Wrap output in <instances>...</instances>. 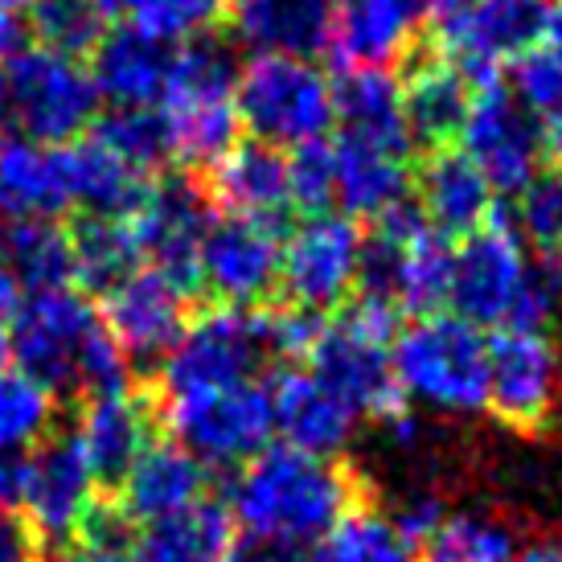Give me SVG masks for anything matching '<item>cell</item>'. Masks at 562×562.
Segmentation results:
<instances>
[{"label":"cell","instance_id":"6da1fadb","mask_svg":"<svg viewBox=\"0 0 562 562\" xmlns=\"http://www.w3.org/2000/svg\"><path fill=\"white\" fill-rule=\"evenodd\" d=\"M9 353L21 374L42 382L54 398H103L132 386V366L108 333L103 316L75 288L30 296L13 316Z\"/></svg>","mask_w":562,"mask_h":562},{"label":"cell","instance_id":"7a4b0ae2","mask_svg":"<svg viewBox=\"0 0 562 562\" xmlns=\"http://www.w3.org/2000/svg\"><path fill=\"white\" fill-rule=\"evenodd\" d=\"M353 505H361L358 476L341 460L296 448H267L231 484V517L247 538L296 550L316 547Z\"/></svg>","mask_w":562,"mask_h":562},{"label":"cell","instance_id":"3957f363","mask_svg":"<svg viewBox=\"0 0 562 562\" xmlns=\"http://www.w3.org/2000/svg\"><path fill=\"white\" fill-rule=\"evenodd\" d=\"M448 304L476 328H538L547 333L562 308V259H533L505 214L452 247Z\"/></svg>","mask_w":562,"mask_h":562},{"label":"cell","instance_id":"277c9868","mask_svg":"<svg viewBox=\"0 0 562 562\" xmlns=\"http://www.w3.org/2000/svg\"><path fill=\"white\" fill-rule=\"evenodd\" d=\"M394 382L406 406L439 415L484 411L488 386V337L456 313L415 316L391 341Z\"/></svg>","mask_w":562,"mask_h":562},{"label":"cell","instance_id":"5b68a950","mask_svg":"<svg viewBox=\"0 0 562 562\" xmlns=\"http://www.w3.org/2000/svg\"><path fill=\"white\" fill-rule=\"evenodd\" d=\"M238 58L235 46L202 33L177 49L165 115L172 127V153L193 169H214L238 144Z\"/></svg>","mask_w":562,"mask_h":562},{"label":"cell","instance_id":"8992f818","mask_svg":"<svg viewBox=\"0 0 562 562\" xmlns=\"http://www.w3.org/2000/svg\"><path fill=\"white\" fill-rule=\"evenodd\" d=\"M452 292V247L436 235L415 202L370 222L361 235L358 296L394 304L398 313L431 316Z\"/></svg>","mask_w":562,"mask_h":562},{"label":"cell","instance_id":"52a82bcc","mask_svg":"<svg viewBox=\"0 0 562 562\" xmlns=\"http://www.w3.org/2000/svg\"><path fill=\"white\" fill-rule=\"evenodd\" d=\"M394 333H398V308L386 300L358 296L333 325L321 328L313 353L304 361L358 415H374L386 423L391 415L406 411L391 366Z\"/></svg>","mask_w":562,"mask_h":562},{"label":"cell","instance_id":"ba28073f","mask_svg":"<svg viewBox=\"0 0 562 562\" xmlns=\"http://www.w3.org/2000/svg\"><path fill=\"white\" fill-rule=\"evenodd\" d=\"M238 124L271 148H300L325 140L333 127V79L316 58L255 54L238 70Z\"/></svg>","mask_w":562,"mask_h":562},{"label":"cell","instance_id":"9c48e42d","mask_svg":"<svg viewBox=\"0 0 562 562\" xmlns=\"http://www.w3.org/2000/svg\"><path fill=\"white\" fill-rule=\"evenodd\" d=\"M271 358L267 316L259 308H210L189 321L181 341L160 366V386L169 398L231 391L255 382L259 366Z\"/></svg>","mask_w":562,"mask_h":562},{"label":"cell","instance_id":"30bf717a","mask_svg":"<svg viewBox=\"0 0 562 562\" xmlns=\"http://www.w3.org/2000/svg\"><path fill=\"white\" fill-rule=\"evenodd\" d=\"M9 70V120L25 127L33 144H75L99 115L91 70L54 49H21Z\"/></svg>","mask_w":562,"mask_h":562},{"label":"cell","instance_id":"8fae6325","mask_svg":"<svg viewBox=\"0 0 562 562\" xmlns=\"http://www.w3.org/2000/svg\"><path fill=\"white\" fill-rule=\"evenodd\" d=\"M165 419H169L177 443L214 469H243L259 452H267L271 436H276L271 394L263 382L169 398Z\"/></svg>","mask_w":562,"mask_h":562},{"label":"cell","instance_id":"7c38bea8","mask_svg":"<svg viewBox=\"0 0 562 562\" xmlns=\"http://www.w3.org/2000/svg\"><path fill=\"white\" fill-rule=\"evenodd\" d=\"M562 406V349L538 328H497L488 337L484 411L514 431H538Z\"/></svg>","mask_w":562,"mask_h":562},{"label":"cell","instance_id":"4fadbf2b","mask_svg":"<svg viewBox=\"0 0 562 562\" xmlns=\"http://www.w3.org/2000/svg\"><path fill=\"white\" fill-rule=\"evenodd\" d=\"M361 226L345 214H308L280 250V292L292 308L328 313L358 292Z\"/></svg>","mask_w":562,"mask_h":562},{"label":"cell","instance_id":"5bb4252c","mask_svg":"<svg viewBox=\"0 0 562 562\" xmlns=\"http://www.w3.org/2000/svg\"><path fill=\"white\" fill-rule=\"evenodd\" d=\"M456 140L493 193H517L547 165V127L526 108H517V99L501 82L472 91L469 115Z\"/></svg>","mask_w":562,"mask_h":562},{"label":"cell","instance_id":"9a60e30c","mask_svg":"<svg viewBox=\"0 0 562 562\" xmlns=\"http://www.w3.org/2000/svg\"><path fill=\"white\" fill-rule=\"evenodd\" d=\"M547 4L550 0H469L439 25V49L472 87H488L514 58L542 42Z\"/></svg>","mask_w":562,"mask_h":562},{"label":"cell","instance_id":"2e32d148","mask_svg":"<svg viewBox=\"0 0 562 562\" xmlns=\"http://www.w3.org/2000/svg\"><path fill=\"white\" fill-rule=\"evenodd\" d=\"M280 250L276 222L243 214L214 218L198 255V288L222 308H255L280 288Z\"/></svg>","mask_w":562,"mask_h":562},{"label":"cell","instance_id":"e0dca14e","mask_svg":"<svg viewBox=\"0 0 562 562\" xmlns=\"http://www.w3.org/2000/svg\"><path fill=\"white\" fill-rule=\"evenodd\" d=\"M132 235L148 267L165 271L181 288H198V255L214 222L210 193L189 172H169L148 186L140 210L132 214Z\"/></svg>","mask_w":562,"mask_h":562},{"label":"cell","instance_id":"ac0fdd59","mask_svg":"<svg viewBox=\"0 0 562 562\" xmlns=\"http://www.w3.org/2000/svg\"><path fill=\"white\" fill-rule=\"evenodd\" d=\"M103 304V325L115 337L127 366L157 370L181 341L189 325V292L157 267H136L111 288Z\"/></svg>","mask_w":562,"mask_h":562},{"label":"cell","instance_id":"d6986e66","mask_svg":"<svg viewBox=\"0 0 562 562\" xmlns=\"http://www.w3.org/2000/svg\"><path fill=\"white\" fill-rule=\"evenodd\" d=\"M30 481H25V514L33 533L63 547L79 538L87 509L94 505V476L79 448V436H46L30 456Z\"/></svg>","mask_w":562,"mask_h":562},{"label":"cell","instance_id":"ffe728a7","mask_svg":"<svg viewBox=\"0 0 562 562\" xmlns=\"http://www.w3.org/2000/svg\"><path fill=\"white\" fill-rule=\"evenodd\" d=\"M267 394H271L276 436H283V448L337 460L358 431V411L333 386H325L308 366L280 370L271 378Z\"/></svg>","mask_w":562,"mask_h":562},{"label":"cell","instance_id":"44dd1931","mask_svg":"<svg viewBox=\"0 0 562 562\" xmlns=\"http://www.w3.org/2000/svg\"><path fill=\"white\" fill-rule=\"evenodd\" d=\"M177 42L136 25H115L91 49V79L99 99L111 108H165V94L177 66Z\"/></svg>","mask_w":562,"mask_h":562},{"label":"cell","instance_id":"7402d4cb","mask_svg":"<svg viewBox=\"0 0 562 562\" xmlns=\"http://www.w3.org/2000/svg\"><path fill=\"white\" fill-rule=\"evenodd\" d=\"M153 423H157V406L153 394L144 391H120L91 398L82 406L79 419V448L91 464V476L99 493H115L127 469L140 460V452L153 443Z\"/></svg>","mask_w":562,"mask_h":562},{"label":"cell","instance_id":"603a6c76","mask_svg":"<svg viewBox=\"0 0 562 562\" xmlns=\"http://www.w3.org/2000/svg\"><path fill=\"white\" fill-rule=\"evenodd\" d=\"M419 13L411 0H337L328 54L341 70H391L415 49Z\"/></svg>","mask_w":562,"mask_h":562},{"label":"cell","instance_id":"cb8c5ba5","mask_svg":"<svg viewBox=\"0 0 562 562\" xmlns=\"http://www.w3.org/2000/svg\"><path fill=\"white\" fill-rule=\"evenodd\" d=\"M75 210L70 148L0 140V222L54 218Z\"/></svg>","mask_w":562,"mask_h":562},{"label":"cell","instance_id":"d4e9b609","mask_svg":"<svg viewBox=\"0 0 562 562\" xmlns=\"http://www.w3.org/2000/svg\"><path fill=\"white\" fill-rule=\"evenodd\" d=\"M205 484L210 476L198 456H189L177 439H153L140 452V460L127 469L120 488L108 497H115L132 526L136 521L144 526V521L181 514L189 505L205 501Z\"/></svg>","mask_w":562,"mask_h":562},{"label":"cell","instance_id":"484cf974","mask_svg":"<svg viewBox=\"0 0 562 562\" xmlns=\"http://www.w3.org/2000/svg\"><path fill=\"white\" fill-rule=\"evenodd\" d=\"M419 214L443 238H464L497 214L493 189L460 148H436L415 172Z\"/></svg>","mask_w":562,"mask_h":562},{"label":"cell","instance_id":"4316f807","mask_svg":"<svg viewBox=\"0 0 562 562\" xmlns=\"http://www.w3.org/2000/svg\"><path fill=\"white\" fill-rule=\"evenodd\" d=\"M333 124L341 140L374 144L411 157V132L403 111V79L394 70H341L333 82Z\"/></svg>","mask_w":562,"mask_h":562},{"label":"cell","instance_id":"83f0119b","mask_svg":"<svg viewBox=\"0 0 562 562\" xmlns=\"http://www.w3.org/2000/svg\"><path fill=\"white\" fill-rule=\"evenodd\" d=\"M337 0H235V42L250 54L316 58L328 49Z\"/></svg>","mask_w":562,"mask_h":562},{"label":"cell","instance_id":"f1b7e54d","mask_svg":"<svg viewBox=\"0 0 562 562\" xmlns=\"http://www.w3.org/2000/svg\"><path fill=\"white\" fill-rule=\"evenodd\" d=\"M210 198L222 202L231 214L276 222L283 210H292L288 189V153L263 140L235 144L226 157L210 169Z\"/></svg>","mask_w":562,"mask_h":562},{"label":"cell","instance_id":"f546056e","mask_svg":"<svg viewBox=\"0 0 562 562\" xmlns=\"http://www.w3.org/2000/svg\"><path fill=\"white\" fill-rule=\"evenodd\" d=\"M337 198L345 218H366L378 222L382 214L398 210L411 202V157L406 153H391V148H374V144L358 140H337Z\"/></svg>","mask_w":562,"mask_h":562},{"label":"cell","instance_id":"4dcf8cb0","mask_svg":"<svg viewBox=\"0 0 562 562\" xmlns=\"http://www.w3.org/2000/svg\"><path fill=\"white\" fill-rule=\"evenodd\" d=\"M472 91L476 87L443 54L411 66V75L403 79V111L411 144H419L427 153L448 148L464 127Z\"/></svg>","mask_w":562,"mask_h":562},{"label":"cell","instance_id":"1f68e13d","mask_svg":"<svg viewBox=\"0 0 562 562\" xmlns=\"http://www.w3.org/2000/svg\"><path fill=\"white\" fill-rule=\"evenodd\" d=\"M235 542V517L218 501H198L181 514L144 521L132 533V562H222Z\"/></svg>","mask_w":562,"mask_h":562},{"label":"cell","instance_id":"d6a6232c","mask_svg":"<svg viewBox=\"0 0 562 562\" xmlns=\"http://www.w3.org/2000/svg\"><path fill=\"white\" fill-rule=\"evenodd\" d=\"M0 271L21 288L25 300L70 288L75 280L70 231L54 218L0 222Z\"/></svg>","mask_w":562,"mask_h":562},{"label":"cell","instance_id":"836d02e7","mask_svg":"<svg viewBox=\"0 0 562 562\" xmlns=\"http://www.w3.org/2000/svg\"><path fill=\"white\" fill-rule=\"evenodd\" d=\"M70 148V181H75V205L94 218H132L140 210L148 181L144 172L115 157L111 148L94 140H75Z\"/></svg>","mask_w":562,"mask_h":562},{"label":"cell","instance_id":"e575fe53","mask_svg":"<svg viewBox=\"0 0 562 562\" xmlns=\"http://www.w3.org/2000/svg\"><path fill=\"white\" fill-rule=\"evenodd\" d=\"M308 562H419V547L398 530L391 514L374 505H353L316 542Z\"/></svg>","mask_w":562,"mask_h":562},{"label":"cell","instance_id":"d590c367","mask_svg":"<svg viewBox=\"0 0 562 562\" xmlns=\"http://www.w3.org/2000/svg\"><path fill=\"white\" fill-rule=\"evenodd\" d=\"M70 247H75V280H82L99 296H108L115 283L140 267V247L127 218L82 214L70 231Z\"/></svg>","mask_w":562,"mask_h":562},{"label":"cell","instance_id":"8d00e7d4","mask_svg":"<svg viewBox=\"0 0 562 562\" xmlns=\"http://www.w3.org/2000/svg\"><path fill=\"white\" fill-rule=\"evenodd\" d=\"M419 562H521V542L497 514L464 509L439 521V530L423 542Z\"/></svg>","mask_w":562,"mask_h":562},{"label":"cell","instance_id":"74e56055","mask_svg":"<svg viewBox=\"0 0 562 562\" xmlns=\"http://www.w3.org/2000/svg\"><path fill=\"white\" fill-rule=\"evenodd\" d=\"M91 132L94 140L111 148L115 157L132 165L136 172H153L177 157L165 108H111L103 115H94Z\"/></svg>","mask_w":562,"mask_h":562},{"label":"cell","instance_id":"f35d334b","mask_svg":"<svg viewBox=\"0 0 562 562\" xmlns=\"http://www.w3.org/2000/svg\"><path fill=\"white\" fill-rule=\"evenodd\" d=\"M505 222L526 243V250H538L542 259H562V169L550 165L533 172L514 193Z\"/></svg>","mask_w":562,"mask_h":562},{"label":"cell","instance_id":"ab89813d","mask_svg":"<svg viewBox=\"0 0 562 562\" xmlns=\"http://www.w3.org/2000/svg\"><path fill=\"white\" fill-rule=\"evenodd\" d=\"M30 33L42 42V49L79 58L103 42L108 9H103V0H33Z\"/></svg>","mask_w":562,"mask_h":562},{"label":"cell","instance_id":"60d3db41","mask_svg":"<svg viewBox=\"0 0 562 562\" xmlns=\"http://www.w3.org/2000/svg\"><path fill=\"white\" fill-rule=\"evenodd\" d=\"M54 423V394L21 370H0V452L42 443Z\"/></svg>","mask_w":562,"mask_h":562},{"label":"cell","instance_id":"b9f144b4","mask_svg":"<svg viewBox=\"0 0 562 562\" xmlns=\"http://www.w3.org/2000/svg\"><path fill=\"white\" fill-rule=\"evenodd\" d=\"M108 16H124V25L157 33L165 42H193L214 30L222 0H103Z\"/></svg>","mask_w":562,"mask_h":562},{"label":"cell","instance_id":"7bdbcfd3","mask_svg":"<svg viewBox=\"0 0 562 562\" xmlns=\"http://www.w3.org/2000/svg\"><path fill=\"white\" fill-rule=\"evenodd\" d=\"M505 91L542 127L562 124V58L547 46L526 49L505 66Z\"/></svg>","mask_w":562,"mask_h":562},{"label":"cell","instance_id":"ee69618b","mask_svg":"<svg viewBox=\"0 0 562 562\" xmlns=\"http://www.w3.org/2000/svg\"><path fill=\"white\" fill-rule=\"evenodd\" d=\"M288 189L292 205L304 214H328L337 198V148L328 140H308L288 153Z\"/></svg>","mask_w":562,"mask_h":562},{"label":"cell","instance_id":"f6af8a7d","mask_svg":"<svg viewBox=\"0 0 562 562\" xmlns=\"http://www.w3.org/2000/svg\"><path fill=\"white\" fill-rule=\"evenodd\" d=\"M391 517L398 521V530H403L415 547H423V542L439 530V521L448 517V509H443V501L431 497V493H415V497H406Z\"/></svg>","mask_w":562,"mask_h":562},{"label":"cell","instance_id":"bcb514c9","mask_svg":"<svg viewBox=\"0 0 562 562\" xmlns=\"http://www.w3.org/2000/svg\"><path fill=\"white\" fill-rule=\"evenodd\" d=\"M0 562H42V538L16 514H0Z\"/></svg>","mask_w":562,"mask_h":562},{"label":"cell","instance_id":"7dc6e473","mask_svg":"<svg viewBox=\"0 0 562 562\" xmlns=\"http://www.w3.org/2000/svg\"><path fill=\"white\" fill-rule=\"evenodd\" d=\"M30 460L21 452H0V514H16L25 505Z\"/></svg>","mask_w":562,"mask_h":562},{"label":"cell","instance_id":"c3c4849f","mask_svg":"<svg viewBox=\"0 0 562 562\" xmlns=\"http://www.w3.org/2000/svg\"><path fill=\"white\" fill-rule=\"evenodd\" d=\"M222 562H308L296 547H280V542H263V538H243L231 542Z\"/></svg>","mask_w":562,"mask_h":562},{"label":"cell","instance_id":"681fc988","mask_svg":"<svg viewBox=\"0 0 562 562\" xmlns=\"http://www.w3.org/2000/svg\"><path fill=\"white\" fill-rule=\"evenodd\" d=\"M21 49H30V21L21 16V9L0 4V63L16 58Z\"/></svg>","mask_w":562,"mask_h":562},{"label":"cell","instance_id":"f907efd6","mask_svg":"<svg viewBox=\"0 0 562 562\" xmlns=\"http://www.w3.org/2000/svg\"><path fill=\"white\" fill-rule=\"evenodd\" d=\"M66 562H132V550L108 547V542H75Z\"/></svg>","mask_w":562,"mask_h":562},{"label":"cell","instance_id":"816d5d0a","mask_svg":"<svg viewBox=\"0 0 562 562\" xmlns=\"http://www.w3.org/2000/svg\"><path fill=\"white\" fill-rule=\"evenodd\" d=\"M415 4V13H419V21H448V16H456L469 0H411Z\"/></svg>","mask_w":562,"mask_h":562},{"label":"cell","instance_id":"f5cc1de1","mask_svg":"<svg viewBox=\"0 0 562 562\" xmlns=\"http://www.w3.org/2000/svg\"><path fill=\"white\" fill-rule=\"evenodd\" d=\"M542 42L547 49H554L562 58V0H550L547 4V21H542Z\"/></svg>","mask_w":562,"mask_h":562},{"label":"cell","instance_id":"db71d44e","mask_svg":"<svg viewBox=\"0 0 562 562\" xmlns=\"http://www.w3.org/2000/svg\"><path fill=\"white\" fill-rule=\"evenodd\" d=\"M9 120V70L0 66V124Z\"/></svg>","mask_w":562,"mask_h":562},{"label":"cell","instance_id":"11a10c76","mask_svg":"<svg viewBox=\"0 0 562 562\" xmlns=\"http://www.w3.org/2000/svg\"><path fill=\"white\" fill-rule=\"evenodd\" d=\"M4 358H9V325L0 316V370H4Z\"/></svg>","mask_w":562,"mask_h":562},{"label":"cell","instance_id":"9f6ffc18","mask_svg":"<svg viewBox=\"0 0 562 562\" xmlns=\"http://www.w3.org/2000/svg\"><path fill=\"white\" fill-rule=\"evenodd\" d=\"M0 4H9V9H30L33 0H0Z\"/></svg>","mask_w":562,"mask_h":562},{"label":"cell","instance_id":"6f0895ef","mask_svg":"<svg viewBox=\"0 0 562 562\" xmlns=\"http://www.w3.org/2000/svg\"><path fill=\"white\" fill-rule=\"evenodd\" d=\"M559 562H562V547H559Z\"/></svg>","mask_w":562,"mask_h":562}]
</instances>
